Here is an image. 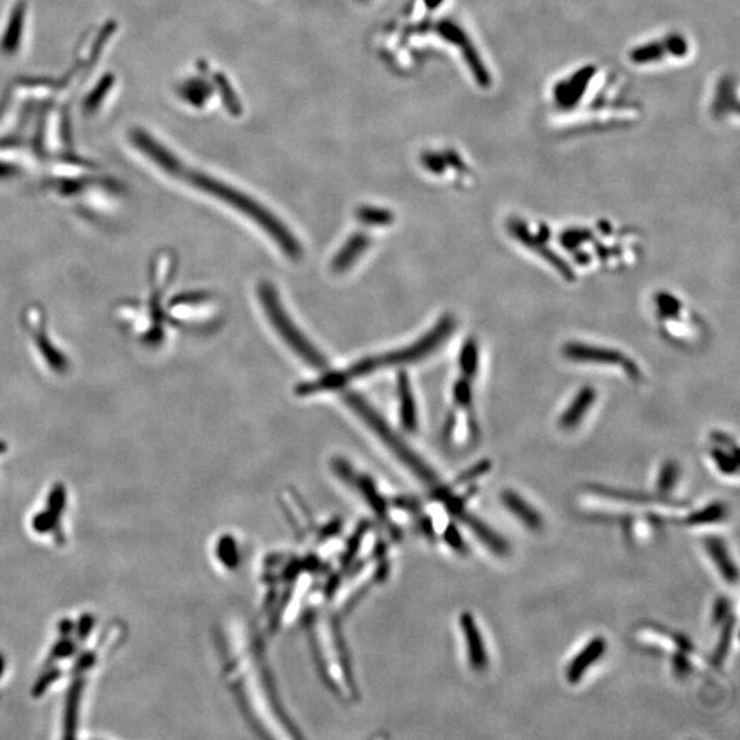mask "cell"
Listing matches in <instances>:
<instances>
[{
	"label": "cell",
	"instance_id": "1",
	"mask_svg": "<svg viewBox=\"0 0 740 740\" xmlns=\"http://www.w3.org/2000/svg\"><path fill=\"white\" fill-rule=\"evenodd\" d=\"M546 101L551 121L568 131L619 129L632 125L642 114L620 76L597 62L559 76L551 83Z\"/></svg>",
	"mask_w": 740,
	"mask_h": 740
},
{
	"label": "cell",
	"instance_id": "2",
	"mask_svg": "<svg viewBox=\"0 0 740 740\" xmlns=\"http://www.w3.org/2000/svg\"><path fill=\"white\" fill-rule=\"evenodd\" d=\"M455 328V321L451 315L442 317L437 324L427 332L421 339H418L414 345L405 347L402 350H396L394 353H388L376 358H368L357 362L340 372H330L321 379L302 384L298 388L299 395H313L317 392H324L330 390H339L348 381L361 377L365 375H370L387 366L409 363L425 358L437 350L443 342H446Z\"/></svg>",
	"mask_w": 740,
	"mask_h": 740
},
{
	"label": "cell",
	"instance_id": "3",
	"mask_svg": "<svg viewBox=\"0 0 740 740\" xmlns=\"http://www.w3.org/2000/svg\"><path fill=\"white\" fill-rule=\"evenodd\" d=\"M695 41L680 29H671L644 37L634 43L625 59L631 68L643 71H659L680 68L695 55Z\"/></svg>",
	"mask_w": 740,
	"mask_h": 740
},
{
	"label": "cell",
	"instance_id": "4",
	"mask_svg": "<svg viewBox=\"0 0 740 740\" xmlns=\"http://www.w3.org/2000/svg\"><path fill=\"white\" fill-rule=\"evenodd\" d=\"M199 184L202 188L207 192H211L217 198L223 199L228 205L238 208L244 216L250 217L253 221L266 232L269 236L280 245L283 253L288 255L291 259H300L303 251L299 244V241L295 239L293 233L284 226L281 221H278L272 213L265 210L263 207L259 206L257 202L251 201L245 195H243L238 191L232 190L226 186H223L213 180H199Z\"/></svg>",
	"mask_w": 740,
	"mask_h": 740
},
{
	"label": "cell",
	"instance_id": "5",
	"mask_svg": "<svg viewBox=\"0 0 740 740\" xmlns=\"http://www.w3.org/2000/svg\"><path fill=\"white\" fill-rule=\"evenodd\" d=\"M259 299L262 308L275 327L278 336L287 343V345L299 355L303 361L308 362L314 368H325V357L311 345L310 342L303 336V333L293 324V320L287 314L285 309L278 299L275 288L268 281H262L258 287Z\"/></svg>",
	"mask_w": 740,
	"mask_h": 740
},
{
	"label": "cell",
	"instance_id": "6",
	"mask_svg": "<svg viewBox=\"0 0 740 740\" xmlns=\"http://www.w3.org/2000/svg\"><path fill=\"white\" fill-rule=\"evenodd\" d=\"M562 353L569 361L617 366L628 377L637 381L643 379V373L637 362L614 348L585 345L580 342H569L564 345Z\"/></svg>",
	"mask_w": 740,
	"mask_h": 740
},
{
	"label": "cell",
	"instance_id": "7",
	"mask_svg": "<svg viewBox=\"0 0 740 740\" xmlns=\"http://www.w3.org/2000/svg\"><path fill=\"white\" fill-rule=\"evenodd\" d=\"M739 83L736 74H720L710 89L707 113L710 118L721 125L739 122Z\"/></svg>",
	"mask_w": 740,
	"mask_h": 740
},
{
	"label": "cell",
	"instance_id": "8",
	"mask_svg": "<svg viewBox=\"0 0 740 740\" xmlns=\"http://www.w3.org/2000/svg\"><path fill=\"white\" fill-rule=\"evenodd\" d=\"M507 229H509V232L513 235V238L518 243L524 244L527 248L532 250L534 254H537L539 257H542V259H544L549 265H551L552 268H555V270L562 275L567 281H574L576 275H574V272L572 270V268L569 266L564 259H561L558 254H555L552 250L547 247V240H549L550 232H549V228L546 225L539 226V232L534 233V232H531L529 225L527 224L524 220L512 218L507 223Z\"/></svg>",
	"mask_w": 740,
	"mask_h": 740
},
{
	"label": "cell",
	"instance_id": "9",
	"mask_svg": "<svg viewBox=\"0 0 740 740\" xmlns=\"http://www.w3.org/2000/svg\"><path fill=\"white\" fill-rule=\"evenodd\" d=\"M606 640L601 637H594L588 642V644H585L584 647L580 650V653L576 655L570 664H569L568 671H567V679H568L569 683L572 684H576L582 680V677L584 676L585 671H588L597 661H599L602 658L603 654L606 653Z\"/></svg>",
	"mask_w": 740,
	"mask_h": 740
},
{
	"label": "cell",
	"instance_id": "10",
	"mask_svg": "<svg viewBox=\"0 0 740 740\" xmlns=\"http://www.w3.org/2000/svg\"><path fill=\"white\" fill-rule=\"evenodd\" d=\"M461 628H462V634L465 637L470 666L475 671H482L488 664V657H487L480 629L470 613H464L461 616Z\"/></svg>",
	"mask_w": 740,
	"mask_h": 740
},
{
	"label": "cell",
	"instance_id": "11",
	"mask_svg": "<svg viewBox=\"0 0 740 740\" xmlns=\"http://www.w3.org/2000/svg\"><path fill=\"white\" fill-rule=\"evenodd\" d=\"M597 390L591 385H584L580 388V391L572 399L565 412L561 414L558 424L562 430H573L576 428L582 420L584 418L585 414L589 412V409L594 406L597 400Z\"/></svg>",
	"mask_w": 740,
	"mask_h": 740
},
{
	"label": "cell",
	"instance_id": "12",
	"mask_svg": "<svg viewBox=\"0 0 740 740\" xmlns=\"http://www.w3.org/2000/svg\"><path fill=\"white\" fill-rule=\"evenodd\" d=\"M500 500L505 505V507L512 515H515L527 528L537 531L543 527L542 516L536 512L534 507H532L524 498H521L515 491H510V490L503 491Z\"/></svg>",
	"mask_w": 740,
	"mask_h": 740
},
{
	"label": "cell",
	"instance_id": "13",
	"mask_svg": "<svg viewBox=\"0 0 740 740\" xmlns=\"http://www.w3.org/2000/svg\"><path fill=\"white\" fill-rule=\"evenodd\" d=\"M705 547L724 579L728 583H735L738 580V568L735 567V562L732 561L723 540L713 536L706 537Z\"/></svg>",
	"mask_w": 740,
	"mask_h": 740
},
{
	"label": "cell",
	"instance_id": "14",
	"mask_svg": "<svg viewBox=\"0 0 740 740\" xmlns=\"http://www.w3.org/2000/svg\"><path fill=\"white\" fill-rule=\"evenodd\" d=\"M369 239L363 235H353L348 241L345 243V247L338 253L336 258L333 259L332 269L333 272H345L354 262L355 259L361 255L362 253L368 248Z\"/></svg>",
	"mask_w": 740,
	"mask_h": 740
},
{
	"label": "cell",
	"instance_id": "15",
	"mask_svg": "<svg viewBox=\"0 0 740 740\" xmlns=\"http://www.w3.org/2000/svg\"><path fill=\"white\" fill-rule=\"evenodd\" d=\"M466 522L470 529L482 540V543L497 555H506L509 552L507 542L497 534L491 527L484 524L482 519L476 517L465 516Z\"/></svg>",
	"mask_w": 740,
	"mask_h": 740
},
{
	"label": "cell",
	"instance_id": "16",
	"mask_svg": "<svg viewBox=\"0 0 740 740\" xmlns=\"http://www.w3.org/2000/svg\"><path fill=\"white\" fill-rule=\"evenodd\" d=\"M397 394L400 400L402 422L407 430H414L417 425V407L410 381L405 373L397 376Z\"/></svg>",
	"mask_w": 740,
	"mask_h": 740
},
{
	"label": "cell",
	"instance_id": "17",
	"mask_svg": "<svg viewBox=\"0 0 740 740\" xmlns=\"http://www.w3.org/2000/svg\"><path fill=\"white\" fill-rule=\"evenodd\" d=\"M84 689V680L80 677L76 679L71 684L66 698V709H65V731L68 732L66 736H73V732L77 725V717H78V706L81 702V695Z\"/></svg>",
	"mask_w": 740,
	"mask_h": 740
},
{
	"label": "cell",
	"instance_id": "18",
	"mask_svg": "<svg viewBox=\"0 0 740 740\" xmlns=\"http://www.w3.org/2000/svg\"><path fill=\"white\" fill-rule=\"evenodd\" d=\"M479 362H480V348L479 343L469 338L464 342L461 353H460V366L461 372L466 377L473 379L479 372Z\"/></svg>",
	"mask_w": 740,
	"mask_h": 740
},
{
	"label": "cell",
	"instance_id": "19",
	"mask_svg": "<svg viewBox=\"0 0 740 740\" xmlns=\"http://www.w3.org/2000/svg\"><path fill=\"white\" fill-rule=\"evenodd\" d=\"M728 515V510H726V506L721 503V502H713L710 503L709 506H706L704 509L689 515L686 518V524L687 525H707V524H714V522H720L721 519H724Z\"/></svg>",
	"mask_w": 740,
	"mask_h": 740
},
{
	"label": "cell",
	"instance_id": "20",
	"mask_svg": "<svg viewBox=\"0 0 740 740\" xmlns=\"http://www.w3.org/2000/svg\"><path fill=\"white\" fill-rule=\"evenodd\" d=\"M711 458L724 475L738 473V450H724L717 445V447L711 450Z\"/></svg>",
	"mask_w": 740,
	"mask_h": 740
},
{
	"label": "cell",
	"instance_id": "21",
	"mask_svg": "<svg viewBox=\"0 0 740 740\" xmlns=\"http://www.w3.org/2000/svg\"><path fill=\"white\" fill-rule=\"evenodd\" d=\"M723 631H721V635L719 639V643H717V647L714 649V653H713V664L716 666H720L724 662V659L726 658L728 652L731 649V642H732V635H734V628H735V619L734 617H728L726 620L724 621Z\"/></svg>",
	"mask_w": 740,
	"mask_h": 740
},
{
	"label": "cell",
	"instance_id": "22",
	"mask_svg": "<svg viewBox=\"0 0 740 740\" xmlns=\"http://www.w3.org/2000/svg\"><path fill=\"white\" fill-rule=\"evenodd\" d=\"M65 506H66V490L62 484H56V485H54L51 492L49 494L46 510L51 515L58 525L61 524L59 518L64 515Z\"/></svg>",
	"mask_w": 740,
	"mask_h": 740
},
{
	"label": "cell",
	"instance_id": "23",
	"mask_svg": "<svg viewBox=\"0 0 740 740\" xmlns=\"http://www.w3.org/2000/svg\"><path fill=\"white\" fill-rule=\"evenodd\" d=\"M679 475H680V469H679V465L674 461L665 462L661 467V470H659V475H658V482H657L658 491L661 494L671 492V490L674 488V485L677 484Z\"/></svg>",
	"mask_w": 740,
	"mask_h": 740
},
{
	"label": "cell",
	"instance_id": "24",
	"mask_svg": "<svg viewBox=\"0 0 740 740\" xmlns=\"http://www.w3.org/2000/svg\"><path fill=\"white\" fill-rule=\"evenodd\" d=\"M559 240L565 248L574 251V250L580 248L585 243L592 240V233H591V230H588L585 228H569L562 232Z\"/></svg>",
	"mask_w": 740,
	"mask_h": 740
},
{
	"label": "cell",
	"instance_id": "25",
	"mask_svg": "<svg viewBox=\"0 0 740 740\" xmlns=\"http://www.w3.org/2000/svg\"><path fill=\"white\" fill-rule=\"evenodd\" d=\"M470 380H472L470 377H466L462 375V377L457 380V382L454 384V390H452L455 403L466 410H470L472 403H473V391H472Z\"/></svg>",
	"mask_w": 740,
	"mask_h": 740
},
{
	"label": "cell",
	"instance_id": "26",
	"mask_svg": "<svg viewBox=\"0 0 740 740\" xmlns=\"http://www.w3.org/2000/svg\"><path fill=\"white\" fill-rule=\"evenodd\" d=\"M358 218L366 223V224L373 225H388L392 221V216L391 213H387V211H381L377 208H362L358 213Z\"/></svg>",
	"mask_w": 740,
	"mask_h": 740
},
{
	"label": "cell",
	"instance_id": "27",
	"mask_svg": "<svg viewBox=\"0 0 740 740\" xmlns=\"http://www.w3.org/2000/svg\"><path fill=\"white\" fill-rule=\"evenodd\" d=\"M32 528L40 534H49L51 531H59V525L55 522V519L47 510L36 513L32 518Z\"/></svg>",
	"mask_w": 740,
	"mask_h": 740
},
{
	"label": "cell",
	"instance_id": "28",
	"mask_svg": "<svg viewBox=\"0 0 740 740\" xmlns=\"http://www.w3.org/2000/svg\"><path fill=\"white\" fill-rule=\"evenodd\" d=\"M595 492H599L602 495L606 497H612V498H617L619 500H628V502H632V503H655V502H659L662 503L664 500H655V498H650V497H646V495H640V494H632V492H620V491H612V490H598L595 488L594 490Z\"/></svg>",
	"mask_w": 740,
	"mask_h": 740
},
{
	"label": "cell",
	"instance_id": "29",
	"mask_svg": "<svg viewBox=\"0 0 740 740\" xmlns=\"http://www.w3.org/2000/svg\"><path fill=\"white\" fill-rule=\"evenodd\" d=\"M76 653V644L73 640L66 639V637H64V639L61 642H58L51 652V661H61V659H66L71 655Z\"/></svg>",
	"mask_w": 740,
	"mask_h": 740
},
{
	"label": "cell",
	"instance_id": "30",
	"mask_svg": "<svg viewBox=\"0 0 740 740\" xmlns=\"http://www.w3.org/2000/svg\"><path fill=\"white\" fill-rule=\"evenodd\" d=\"M490 470H491V462L487 461V460H484V461H480L479 464H476L473 467H470V469H467L466 472H464V473L460 476L458 482H470V480H473V479H476V477H480L482 475H485V473L490 472Z\"/></svg>",
	"mask_w": 740,
	"mask_h": 740
},
{
	"label": "cell",
	"instance_id": "31",
	"mask_svg": "<svg viewBox=\"0 0 740 740\" xmlns=\"http://www.w3.org/2000/svg\"><path fill=\"white\" fill-rule=\"evenodd\" d=\"M729 607H731V602L725 597H720L713 606V613H711L713 622L720 624L726 620L728 614H729Z\"/></svg>",
	"mask_w": 740,
	"mask_h": 740
},
{
	"label": "cell",
	"instance_id": "32",
	"mask_svg": "<svg viewBox=\"0 0 740 740\" xmlns=\"http://www.w3.org/2000/svg\"><path fill=\"white\" fill-rule=\"evenodd\" d=\"M59 676H61V671H58V669H52V671L44 673L40 677V680L36 683L35 689H34V695L40 696L41 694H44L46 689H49L54 681H56Z\"/></svg>",
	"mask_w": 740,
	"mask_h": 740
},
{
	"label": "cell",
	"instance_id": "33",
	"mask_svg": "<svg viewBox=\"0 0 740 740\" xmlns=\"http://www.w3.org/2000/svg\"><path fill=\"white\" fill-rule=\"evenodd\" d=\"M95 625V619L91 616V614H84L80 617V621L76 627V632H77V637L81 640H84L86 637H89L92 628Z\"/></svg>",
	"mask_w": 740,
	"mask_h": 740
},
{
	"label": "cell",
	"instance_id": "34",
	"mask_svg": "<svg viewBox=\"0 0 740 740\" xmlns=\"http://www.w3.org/2000/svg\"><path fill=\"white\" fill-rule=\"evenodd\" d=\"M95 658H96V655L92 652H86V654L81 655L74 664V673L77 676H80L89 668H92V665L95 664Z\"/></svg>",
	"mask_w": 740,
	"mask_h": 740
},
{
	"label": "cell",
	"instance_id": "35",
	"mask_svg": "<svg viewBox=\"0 0 740 740\" xmlns=\"http://www.w3.org/2000/svg\"><path fill=\"white\" fill-rule=\"evenodd\" d=\"M448 544L455 550H464V542L461 534H458V529L455 527H450L447 531Z\"/></svg>",
	"mask_w": 740,
	"mask_h": 740
},
{
	"label": "cell",
	"instance_id": "36",
	"mask_svg": "<svg viewBox=\"0 0 740 740\" xmlns=\"http://www.w3.org/2000/svg\"><path fill=\"white\" fill-rule=\"evenodd\" d=\"M73 628H74V625H73V622H71L69 619H65V620L61 621L59 625H58L59 634H61L62 637H69L70 634L73 632Z\"/></svg>",
	"mask_w": 740,
	"mask_h": 740
},
{
	"label": "cell",
	"instance_id": "37",
	"mask_svg": "<svg viewBox=\"0 0 740 740\" xmlns=\"http://www.w3.org/2000/svg\"><path fill=\"white\" fill-rule=\"evenodd\" d=\"M4 669H6V659H4V657H3V654L0 653V677L3 676V673H4Z\"/></svg>",
	"mask_w": 740,
	"mask_h": 740
}]
</instances>
